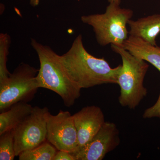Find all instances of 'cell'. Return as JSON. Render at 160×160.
Returning a JSON list of instances; mask_svg holds the SVG:
<instances>
[{
    "label": "cell",
    "instance_id": "e0dca14e",
    "mask_svg": "<svg viewBox=\"0 0 160 160\" xmlns=\"http://www.w3.org/2000/svg\"><path fill=\"white\" fill-rule=\"evenodd\" d=\"M53 160H75V159L71 152L63 150H58Z\"/></svg>",
    "mask_w": 160,
    "mask_h": 160
},
{
    "label": "cell",
    "instance_id": "2e32d148",
    "mask_svg": "<svg viewBox=\"0 0 160 160\" xmlns=\"http://www.w3.org/2000/svg\"><path fill=\"white\" fill-rule=\"evenodd\" d=\"M142 117L144 119L153 118H160V92L156 102L153 106L145 110Z\"/></svg>",
    "mask_w": 160,
    "mask_h": 160
},
{
    "label": "cell",
    "instance_id": "5bb4252c",
    "mask_svg": "<svg viewBox=\"0 0 160 160\" xmlns=\"http://www.w3.org/2000/svg\"><path fill=\"white\" fill-rule=\"evenodd\" d=\"M11 40V38L8 33L0 34V84L5 82L11 74L7 68Z\"/></svg>",
    "mask_w": 160,
    "mask_h": 160
},
{
    "label": "cell",
    "instance_id": "277c9868",
    "mask_svg": "<svg viewBox=\"0 0 160 160\" xmlns=\"http://www.w3.org/2000/svg\"><path fill=\"white\" fill-rule=\"evenodd\" d=\"M133 14L131 9L122 8L116 3H109L104 13L83 15L81 20L83 23L92 27L100 46L110 44L122 47L123 42L129 37L127 25Z\"/></svg>",
    "mask_w": 160,
    "mask_h": 160
},
{
    "label": "cell",
    "instance_id": "4fadbf2b",
    "mask_svg": "<svg viewBox=\"0 0 160 160\" xmlns=\"http://www.w3.org/2000/svg\"><path fill=\"white\" fill-rule=\"evenodd\" d=\"M58 150L46 140L42 144L30 150L20 153V160H53Z\"/></svg>",
    "mask_w": 160,
    "mask_h": 160
},
{
    "label": "cell",
    "instance_id": "8fae6325",
    "mask_svg": "<svg viewBox=\"0 0 160 160\" xmlns=\"http://www.w3.org/2000/svg\"><path fill=\"white\" fill-rule=\"evenodd\" d=\"M122 47L134 56L150 63L160 72L159 47L131 36L125 40Z\"/></svg>",
    "mask_w": 160,
    "mask_h": 160
},
{
    "label": "cell",
    "instance_id": "d6986e66",
    "mask_svg": "<svg viewBox=\"0 0 160 160\" xmlns=\"http://www.w3.org/2000/svg\"><path fill=\"white\" fill-rule=\"evenodd\" d=\"M109 3H114L118 5H120L121 0H108Z\"/></svg>",
    "mask_w": 160,
    "mask_h": 160
},
{
    "label": "cell",
    "instance_id": "30bf717a",
    "mask_svg": "<svg viewBox=\"0 0 160 160\" xmlns=\"http://www.w3.org/2000/svg\"><path fill=\"white\" fill-rule=\"evenodd\" d=\"M129 36L139 38L152 46H157L156 39L160 33V14L142 18L128 22Z\"/></svg>",
    "mask_w": 160,
    "mask_h": 160
},
{
    "label": "cell",
    "instance_id": "7c38bea8",
    "mask_svg": "<svg viewBox=\"0 0 160 160\" xmlns=\"http://www.w3.org/2000/svg\"><path fill=\"white\" fill-rule=\"evenodd\" d=\"M33 107L26 102L16 103L0 114V135L14 129L32 111Z\"/></svg>",
    "mask_w": 160,
    "mask_h": 160
},
{
    "label": "cell",
    "instance_id": "5b68a950",
    "mask_svg": "<svg viewBox=\"0 0 160 160\" xmlns=\"http://www.w3.org/2000/svg\"><path fill=\"white\" fill-rule=\"evenodd\" d=\"M39 69L20 63L5 82L0 84V110L6 111L19 102H27L34 97L38 89Z\"/></svg>",
    "mask_w": 160,
    "mask_h": 160
},
{
    "label": "cell",
    "instance_id": "6da1fadb",
    "mask_svg": "<svg viewBox=\"0 0 160 160\" xmlns=\"http://www.w3.org/2000/svg\"><path fill=\"white\" fill-rule=\"evenodd\" d=\"M60 59L68 76L81 89L118 84L122 65L112 68L104 58L90 54L84 47L81 34L75 38L66 53L60 55Z\"/></svg>",
    "mask_w": 160,
    "mask_h": 160
},
{
    "label": "cell",
    "instance_id": "9c48e42d",
    "mask_svg": "<svg viewBox=\"0 0 160 160\" xmlns=\"http://www.w3.org/2000/svg\"><path fill=\"white\" fill-rule=\"evenodd\" d=\"M72 116L78 133L76 152L89 142L106 121L102 109L95 106L84 107Z\"/></svg>",
    "mask_w": 160,
    "mask_h": 160
},
{
    "label": "cell",
    "instance_id": "8992f818",
    "mask_svg": "<svg viewBox=\"0 0 160 160\" xmlns=\"http://www.w3.org/2000/svg\"><path fill=\"white\" fill-rule=\"evenodd\" d=\"M50 113L46 107H33L31 113L12 129L16 156L47 140V122Z\"/></svg>",
    "mask_w": 160,
    "mask_h": 160
},
{
    "label": "cell",
    "instance_id": "ba28073f",
    "mask_svg": "<svg viewBox=\"0 0 160 160\" xmlns=\"http://www.w3.org/2000/svg\"><path fill=\"white\" fill-rule=\"evenodd\" d=\"M119 131L116 125L106 122L85 146L72 153L75 160H102L120 145Z\"/></svg>",
    "mask_w": 160,
    "mask_h": 160
},
{
    "label": "cell",
    "instance_id": "ac0fdd59",
    "mask_svg": "<svg viewBox=\"0 0 160 160\" xmlns=\"http://www.w3.org/2000/svg\"><path fill=\"white\" fill-rule=\"evenodd\" d=\"M29 2H30V4L31 6L36 7L38 5L40 0H29Z\"/></svg>",
    "mask_w": 160,
    "mask_h": 160
},
{
    "label": "cell",
    "instance_id": "9a60e30c",
    "mask_svg": "<svg viewBox=\"0 0 160 160\" xmlns=\"http://www.w3.org/2000/svg\"><path fill=\"white\" fill-rule=\"evenodd\" d=\"M16 156L12 131L0 135V160H13Z\"/></svg>",
    "mask_w": 160,
    "mask_h": 160
},
{
    "label": "cell",
    "instance_id": "3957f363",
    "mask_svg": "<svg viewBox=\"0 0 160 160\" xmlns=\"http://www.w3.org/2000/svg\"><path fill=\"white\" fill-rule=\"evenodd\" d=\"M112 51L121 57L122 65L118 76L121 106L134 109L147 95L144 81L149 66L146 61L130 53L122 46L111 45Z\"/></svg>",
    "mask_w": 160,
    "mask_h": 160
},
{
    "label": "cell",
    "instance_id": "7a4b0ae2",
    "mask_svg": "<svg viewBox=\"0 0 160 160\" xmlns=\"http://www.w3.org/2000/svg\"><path fill=\"white\" fill-rule=\"evenodd\" d=\"M30 45L37 52L40 68L37 76L39 88H45L59 95L67 107H71L81 96V88L66 73L60 55L49 46L32 38Z\"/></svg>",
    "mask_w": 160,
    "mask_h": 160
},
{
    "label": "cell",
    "instance_id": "52a82bcc",
    "mask_svg": "<svg viewBox=\"0 0 160 160\" xmlns=\"http://www.w3.org/2000/svg\"><path fill=\"white\" fill-rule=\"evenodd\" d=\"M47 141L58 149L73 153L78 147V133L73 116L69 111L49 113L47 122Z\"/></svg>",
    "mask_w": 160,
    "mask_h": 160
}]
</instances>
